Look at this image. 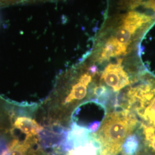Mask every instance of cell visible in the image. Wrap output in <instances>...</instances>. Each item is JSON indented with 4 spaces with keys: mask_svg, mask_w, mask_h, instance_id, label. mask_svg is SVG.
<instances>
[{
    "mask_svg": "<svg viewBox=\"0 0 155 155\" xmlns=\"http://www.w3.org/2000/svg\"><path fill=\"white\" fill-rule=\"evenodd\" d=\"M139 123L132 111L125 108L107 112L99 129L94 133L102 147V155H118L127 137Z\"/></svg>",
    "mask_w": 155,
    "mask_h": 155,
    "instance_id": "6da1fadb",
    "label": "cell"
},
{
    "mask_svg": "<svg viewBox=\"0 0 155 155\" xmlns=\"http://www.w3.org/2000/svg\"><path fill=\"white\" fill-rule=\"evenodd\" d=\"M127 90L125 108L139 117L140 125L155 136V77L144 72Z\"/></svg>",
    "mask_w": 155,
    "mask_h": 155,
    "instance_id": "7a4b0ae2",
    "label": "cell"
},
{
    "mask_svg": "<svg viewBox=\"0 0 155 155\" xmlns=\"http://www.w3.org/2000/svg\"><path fill=\"white\" fill-rule=\"evenodd\" d=\"M138 81V80H137ZM130 76L122 65V59L108 64L101 72L99 83L114 93H119L122 89L136 82Z\"/></svg>",
    "mask_w": 155,
    "mask_h": 155,
    "instance_id": "3957f363",
    "label": "cell"
},
{
    "mask_svg": "<svg viewBox=\"0 0 155 155\" xmlns=\"http://www.w3.org/2000/svg\"><path fill=\"white\" fill-rule=\"evenodd\" d=\"M97 72L95 67H93L87 71L80 75L77 79L70 84L67 93H65V97L61 102V106L66 109L78 106L82 104L87 95L89 85L93 83V78Z\"/></svg>",
    "mask_w": 155,
    "mask_h": 155,
    "instance_id": "277c9868",
    "label": "cell"
},
{
    "mask_svg": "<svg viewBox=\"0 0 155 155\" xmlns=\"http://www.w3.org/2000/svg\"><path fill=\"white\" fill-rule=\"evenodd\" d=\"M63 150L59 155H102L101 145L94 133L88 140Z\"/></svg>",
    "mask_w": 155,
    "mask_h": 155,
    "instance_id": "5b68a950",
    "label": "cell"
},
{
    "mask_svg": "<svg viewBox=\"0 0 155 155\" xmlns=\"http://www.w3.org/2000/svg\"><path fill=\"white\" fill-rule=\"evenodd\" d=\"M38 136H27L23 141L13 140L1 155H27L29 150L38 143Z\"/></svg>",
    "mask_w": 155,
    "mask_h": 155,
    "instance_id": "8992f818",
    "label": "cell"
},
{
    "mask_svg": "<svg viewBox=\"0 0 155 155\" xmlns=\"http://www.w3.org/2000/svg\"><path fill=\"white\" fill-rule=\"evenodd\" d=\"M13 127L21 130L27 136H38L43 129L35 120L25 116H19L15 118Z\"/></svg>",
    "mask_w": 155,
    "mask_h": 155,
    "instance_id": "52a82bcc",
    "label": "cell"
},
{
    "mask_svg": "<svg viewBox=\"0 0 155 155\" xmlns=\"http://www.w3.org/2000/svg\"><path fill=\"white\" fill-rule=\"evenodd\" d=\"M143 148L141 135L132 133L125 140L122 148V155H139Z\"/></svg>",
    "mask_w": 155,
    "mask_h": 155,
    "instance_id": "ba28073f",
    "label": "cell"
},
{
    "mask_svg": "<svg viewBox=\"0 0 155 155\" xmlns=\"http://www.w3.org/2000/svg\"><path fill=\"white\" fill-rule=\"evenodd\" d=\"M145 0H118V5L121 9H133L141 4Z\"/></svg>",
    "mask_w": 155,
    "mask_h": 155,
    "instance_id": "9c48e42d",
    "label": "cell"
},
{
    "mask_svg": "<svg viewBox=\"0 0 155 155\" xmlns=\"http://www.w3.org/2000/svg\"><path fill=\"white\" fill-rule=\"evenodd\" d=\"M27 155H47L42 148L38 147L36 149H31Z\"/></svg>",
    "mask_w": 155,
    "mask_h": 155,
    "instance_id": "30bf717a",
    "label": "cell"
},
{
    "mask_svg": "<svg viewBox=\"0 0 155 155\" xmlns=\"http://www.w3.org/2000/svg\"><path fill=\"white\" fill-rule=\"evenodd\" d=\"M145 6L155 13V0H147L145 2Z\"/></svg>",
    "mask_w": 155,
    "mask_h": 155,
    "instance_id": "8fae6325",
    "label": "cell"
},
{
    "mask_svg": "<svg viewBox=\"0 0 155 155\" xmlns=\"http://www.w3.org/2000/svg\"><path fill=\"white\" fill-rule=\"evenodd\" d=\"M139 155H143V154H141V153H140Z\"/></svg>",
    "mask_w": 155,
    "mask_h": 155,
    "instance_id": "7c38bea8",
    "label": "cell"
}]
</instances>
